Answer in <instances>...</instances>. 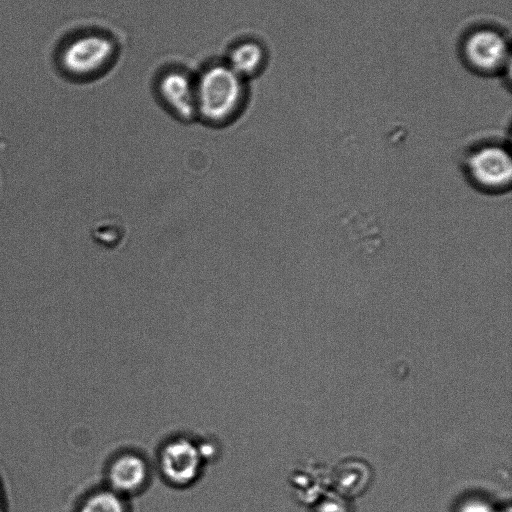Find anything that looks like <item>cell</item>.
Listing matches in <instances>:
<instances>
[{
    "mask_svg": "<svg viewBox=\"0 0 512 512\" xmlns=\"http://www.w3.org/2000/svg\"><path fill=\"white\" fill-rule=\"evenodd\" d=\"M458 512H496L490 505L481 501H469L463 504Z\"/></svg>",
    "mask_w": 512,
    "mask_h": 512,
    "instance_id": "8fae6325",
    "label": "cell"
},
{
    "mask_svg": "<svg viewBox=\"0 0 512 512\" xmlns=\"http://www.w3.org/2000/svg\"><path fill=\"white\" fill-rule=\"evenodd\" d=\"M456 164L465 183L481 195L498 197L511 190V138L502 130L466 137L457 149Z\"/></svg>",
    "mask_w": 512,
    "mask_h": 512,
    "instance_id": "6da1fadb",
    "label": "cell"
},
{
    "mask_svg": "<svg viewBox=\"0 0 512 512\" xmlns=\"http://www.w3.org/2000/svg\"><path fill=\"white\" fill-rule=\"evenodd\" d=\"M205 458L199 443L188 437H176L165 443L158 453V466L165 480L185 487L197 480Z\"/></svg>",
    "mask_w": 512,
    "mask_h": 512,
    "instance_id": "5b68a950",
    "label": "cell"
},
{
    "mask_svg": "<svg viewBox=\"0 0 512 512\" xmlns=\"http://www.w3.org/2000/svg\"><path fill=\"white\" fill-rule=\"evenodd\" d=\"M161 104L174 118L182 122L197 119L195 78L180 68L162 73L157 82Z\"/></svg>",
    "mask_w": 512,
    "mask_h": 512,
    "instance_id": "8992f818",
    "label": "cell"
},
{
    "mask_svg": "<svg viewBox=\"0 0 512 512\" xmlns=\"http://www.w3.org/2000/svg\"><path fill=\"white\" fill-rule=\"evenodd\" d=\"M117 45L107 34L85 32L69 39L58 53L61 71L77 80L94 78L114 62Z\"/></svg>",
    "mask_w": 512,
    "mask_h": 512,
    "instance_id": "277c9868",
    "label": "cell"
},
{
    "mask_svg": "<svg viewBox=\"0 0 512 512\" xmlns=\"http://www.w3.org/2000/svg\"><path fill=\"white\" fill-rule=\"evenodd\" d=\"M496 512H511V511H510V507H507L505 509H502V510H499V511H496Z\"/></svg>",
    "mask_w": 512,
    "mask_h": 512,
    "instance_id": "4fadbf2b",
    "label": "cell"
},
{
    "mask_svg": "<svg viewBox=\"0 0 512 512\" xmlns=\"http://www.w3.org/2000/svg\"><path fill=\"white\" fill-rule=\"evenodd\" d=\"M313 512H350V509L344 500L328 498L319 502Z\"/></svg>",
    "mask_w": 512,
    "mask_h": 512,
    "instance_id": "30bf717a",
    "label": "cell"
},
{
    "mask_svg": "<svg viewBox=\"0 0 512 512\" xmlns=\"http://www.w3.org/2000/svg\"><path fill=\"white\" fill-rule=\"evenodd\" d=\"M0 512H4V501H3V494H2L1 487H0Z\"/></svg>",
    "mask_w": 512,
    "mask_h": 512,
    "instance_id": "7c38bea8",
    "label": "cell"
},
{
    "mask_svg": "<svg viewBox=\"0 0 512 512\" xmlns=\"http://www.w3.org/2000/svg\"><path fill=\"white\" fill-rule=\"evenodd\" d=\"M195 85L197 119L210 127L230 125L246 106V80L226 63L207 66L195 78Z\"/></svg>",
    "mask_w": 512,
    "mask_h": 512,
    "instance_id": "7a4b0ae2",
    "label": "cell"
},
{
    "mask_svg": "<svg viewBox=\"0 0 512 512\" xmlns=\"http://www.w3.org/2000/svg\"><path fill=\"white\" fill-rule=\"evenodd\" d=\"M462 64L483 77L503 75L509 62V35L495 22H477L468 26L458 41Z\"/></svg>",
    "mask_w": 512,
    "mask_h": 512,
    "instance_id": "3957f363",
    "label": "cell"
},
{
    "mask_svg": "<svg viewBox=\"0 0 512 512\" xmlns=\"http://www.w3.org/2000/svg\"><path fill=\"white\" fill-rule=\"evenodd\" d=\"M266 51L254 40H244L232 47L225 62L244 80L259 74L266 64Z\"/></svg>",
    "mask_w": 512,
    "mask_h": 512,
    "instance_id": "ba28073f",
    "label": "cell"
},
{
    "mask_svg": "<svg viewBox=\"0 0 512 512\" xmlns=\"http://www.w3.org/2000/svg\"><path fill=\"white\" fill-rule=\"evenodd\" d=\"M77 512H127V508L124 497L107 487L89 493Z\"/></svg>",
    "mask_w": 512,
    "mask_h": 512,
    "instance_id": "9c48e42d",
    "label": "cell"
},
{
    "mask_svg": "<svg viewBox=\"0 0 512 512\" xmlns=\"http://www.w3.org/2000/svg\"><path fill=\"white\" fill-rule=\"evenodd\" d=\"M106 477L107 487L124 497L144 488L149 479V467L142 456L125 452L111 460Z\"/></svg>",
    "mask_w": 512,
    "mask_h": 512,
    "instance_id": "52a82bcc",
    "label": "cell"
}]
</instances>
